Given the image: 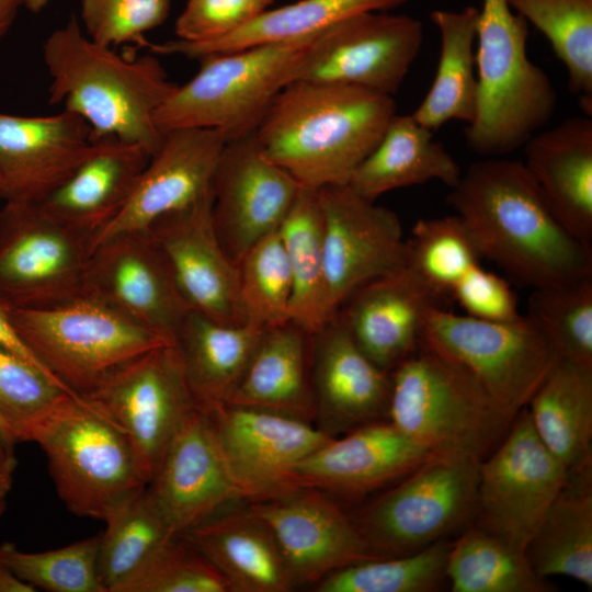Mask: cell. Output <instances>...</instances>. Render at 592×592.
<instances>
[{"mask_svg": "<svg viewBox=\"0 0 592 592\" xmlns=\"http://www.w3.org/2000/svg\"><path fill=\"white\" fill-rule=\"evenodd\" d=\"M480 460L431 455L352 520L372 551H418L474 520Z\"/></svg>", "mask_w": 592, "mask_h": 592, "instance_id": "cell-10", "label": "cell"}, {"mask_svg": "<svg viewBox=\"0 0 592 592\" xmlns=\"http://www.w3.org/2000/svg\"><path fill=\"white\" fill-rule=\"evenodd\" d=\"M273 0H187L175 21L178 39L203 43L227 36L269 9Z\"/></svg>", "mask_w": 592, "mask_h": 592, "instance_id": "cell-49", "label": "cell"}, {"mask_svg": "<svg viewBox=\"0 0 592 592\" xmlns=\"http://www.w3.org/2000/svg\"><path fill=\"white\" fill-rule=\"evenodd\" d=\"M56 491L73 514L112 517L147 486L122 431L83 397L67 395L33 430Z\"/></svg>", "mask_w": 592, "mask_h": 592, "instance_id": "cell-6", "label": "cell"}, {"mask_svg": "<svg viewBox=\"0 0 592 592\" xmlns=\"http://www.w3.org/2000/svg\"><path fill=\"white\" fill-rule=\"evenodd\" d=\"M146 231L159 247L187 306L217 322H246L238 264L221 246L212 218V191L157 219Z\"/></svg>", "mask_w": 592, "mask_h": 592, "instance_id": "cell-20", "label": "cell"}, {"mask_svg": "<svg viewBox=\"0 0 592 592\" xmlns=\"http://www.w3.org/2000/svg\"><path fill=\"white\" fill-rule=\"evenodd\" d=\"M98 554L105 592H117L164 543L178 535L148 486L106 522Z\"/></svg>", "mask_w": 592, "mask_h": 592, "instance_id": "cell-39", "label": "cell"}, {"mask_svg": "<svg viewBox=\"0 0 592 592\" xmlns=\"http://www.w3.org/2000/svg\"><path fill=\"white\" fill-rule=\"evenodd\" d=\"M36 590L32 584L0 563V592H35Z\"/></svg>", "mask_w": 592, "mask_h": 592, "instance_id": "cell-52", "label": "cell"}, {"mask_svg": "<svg viewBox=\"0 0 592 592\" xmlns=\"http://www.w3.org/2000/svg\"><path fill=\"white\" fill-rule=\"evenodd\" d=\"M149 157L137 144L94 138L87 158L38 204L62 225L87 236L90 243L121 212Z\"/></svg>", "mask_w": 592, "mask_h": 592, "instance_id": "cell-27", "label": "cell"}, {"mask_svg": "<svg viewBox=\"0 0 592 592\" xmlns=\"http://www.w3.org/2000/svg\"><path fill=\"white\" fill-rule=\"evenodd\" d=\"M265 329L217 322L190 310L174 337L195 406L225 402L247 368Z\"/></svg>", "mask_w": 592, "mask_h": 592, "instance_id": "cell-32", "label": "cell"}, {"mask_svg": "<svg viewBox=\"0 0 592 592\" xmlns=\"http://www.w3.org/2000/svg\"><path fill=\"white\" fill-rule=\"evenodd\" d=\"M568 478L522 409L479 465L475 525L525 553Z\"/></svg>", "mask_w": 592, "mask_h": 592, "instance_id": "cell-12", "label": "cell"}, {"mask_svg": "<svg viewBox=\"0 0 592 592\" xmlns=\"http://www.w3.org/2000/svg\"><path fill=\"white\" fill-rule=\"evenodd\" d=\"M67 395L79 396L57 378L0 346V413L19 442L30 441L33 430Z\"/></svg>", "mask_w": 592, "mask_h": 592, "instance_id": "cell-46", "label": "cell"}, {"mask_svg": "<svg viewBox=\"0 0 592 592\" xmlns=\"http://www.w3.org/2000/svg\"><path fill=\"white\" fill-rule=\"evenodd\" d=\"M3 200H4V187H3V182L0 175V201H3Z\"/></svg>", "mask_w": 592, "mask_h": 592, "instance_id": "cell-59", "label": "cell"}, {"mask_svg": "<svg viewBox=\"0 0 592 592\" xmlns=\"http://www.w3.org/2000/svg\"><path fill=\"white\" fill-rule=\"evenodd\" d=\"M536 26L566 67L568 89L592 117V0H506Z\"/></svg>", "mask_w": 592, "mask_h": 592, "instance_id": "cell-40", "label": "cell"}, {"mask_svg": "<svg viewBox=\"0 0 592 592\" xmlns=\"http://www.w3.org/2000/svg\"><path fill=\"white\" fill-rule=\"evenodd\" d=\"M478 15L479 9L471 5L459 11L430 13L440 33V57L432 86L411 115L432 132L449 121L468 125L476 116L478 81L474 44Z\"/></svg>", "mask_w": 592, "mask_h": 592, "instance_id": "cell-35", "label": "cell"}, {"mask_svg": "<svg viewBox=\"0 0 592 592\" xmlns=\"http://www.w3.org/2000/svg\"><path fill=\"white\" fill-rule=\"evenodd\" d=\"M248 509L271 531L295 585L317 584L339 569L378 558L352 517L320 490L300 487Z\"/></svg>", "mask_w": 592, "mask_h": 592, "instance_id": "cell-19", "label": "cell"}, {"mask_svg": "<svg viewBox=\"0 0 592 592\" xmlns=\"http://www.w3.org/2000/svg\"><path fill=\"white\" fill-rule=\"evenodd\" d=\"M50 78L48 102L80 116L93 137H114L144 147L150 156L163 134L155 114L175 90L155 54L124 57L92 41L76 16L43 45Z\"/></svg>", "mask_w": 592, "mask_h": 592, "instance_id": "cell-3", "label": "cell"}, {"mask_svg": "<svg viewBox=\"0 0 592 592\" xmlns=\"http://www.w3.org/2000/svg\"><path fill=\"white\" fill-rule=\"evenodd\" d=\"M480 259L469 230L456 214L419 219L407 240V266L441 298L449 295Z\"/></svg>", "mask_w": 592, "mask_h": 592, "instance_id": "cell-43", "label": "cell"}, {"mask_svg": "<svg viewBox=\"0 0 592 592\" xmlns=\"http://www.w3.org/2000/svg\"><path fill=\"white\" fill-rule=\"evenodd\" d=\"M181 535L217 569L230 592L295 587L274 536L248 508L218 512Z\"/></svg>", "mask_w": 592, "mask_h": 592, "instance_id": "cell-29", "label": "cell"}, {"mask_svg": "<svg viewBox=\"0 0 592 592\" xmlns=\"http://www.w3.org/2000/svg\"><path fill=\"white\" fill-rule=\"evenodd\" d=\"M396 110L394 96L361 86L298 80L276 94L254 135L300 186L346 185Z\"/></svg>", "mask_w": 592, "mask_h": 592, "instance_id": "cell-2", "label": "cell"}, {"mask_svg": "<svg viewBox=\"0 0 592 592\" xmlns=\"http://www.w3.org/2000/svg\"><path fill=\"white\" fill-rule=\"evenodd\" d=\"M423 43V24L406 14L367 11L317 34L300 53L291 82L361 86L394 96Z\"/></svg>", "mask_w": 592, "mask_h": 592, "instance_id": "cell-14", "label": "cell"}, {"mask_svg": "<svg viewBox=\"0 0 592 592\" xmlns=\"http://www.w3.org/2000/svg\"><path fill=\"white\" fill-rule=\"evenodd\" d=\"M117 592H230L217 569L181 534L164 543Z\"/></svg>", "mask_w": 592, "mask_h": 592, "instance_id": "cell-47", "label": "cell"}, {"mask_svg": "<svg viewBox=\"0 0 592 592\" xmlns=\"http://www.w3.org/2000/svg\"><path fill=\"white\" fill-rule=\"evenodd\" d=\"M87 294L173 343L191 310L146 230L114 236L91 250Z\"/></svg>", "mask_w": 592, "mask_h": 592, "instance_id": "cell-18", "label": "cell"}, {"mask_svg": "<svg viewBox=\"0 0 592 592\" xmlns=\"http://www.w3.org/2000/svg\"><path fill=\"white\" fill-rule=\"evenodd\" d=\"M449 544L435 542L418 551L378 557L339 569L316 584L318 592H432L446 580Z\"/></svg>", "mask_w": 592, "mask_h": 592, "instance_id": "cell-41", "label": "cell"}, {"mask_svg": "<svg viewBox=\"0 0 592 592\" xmlns=\"http://www.w3.org/2000/svg\"><path fill=\"white\" fill-rule=\"evenodd\" d=\"M315 36L202 58L200 70L178 84L157 110V128L161 134L182 128L218 129L227 141L254 134Z\"/></svg>", "mask_w": 592, "mask_h": 592, "instance_id": "cell-7", "label": "cell"}, {"mask_svg": "<svg viewBox=\"0 0 592 592\" xmlns=\"http://www.w3.org/2000/svg\"><path fill=\"white\" fill-rule=\"evenodd\" d=\"M203 411L242 500L250 502L300 488L295 466L331 437L306 420L267 410L221 402Z\"/></svg>", "mask_w": 592, "mask_h": 592, "instance_id": "cell-16", "label": "cell"}, {"mask_svg": "<svg viewBox=\"0 0 592 592\" xmlns=\"http://www.w3.org/2000/svg\"><path fill=\"white\" fill-rule=\"evenodd\" d=\"M526 20L506 0H482L475 52L478 106L467 125V146L482 157L522 147L553 117L557 93L547 73L526 53Z\"/></svg>", "mask_w": 592, "mask_h": 592, "instance_id": "cell-4", "label": "cell"}, {"mask_svg": "<svg viewBox=\"0 0 592 592\" xmlns=\"http://www.w3.org/2000/svg\"><path fill=\"white\" fill-rule=\"evenodd\" d=\"M525 408L569 474L592 468V367L557 358Z\"/></svg>", "mask_w": 592, "mask_h": 592, "instance_id": "cell-30", "label": "cell"}, {"mask_svg": "<svg viewBox=\"0 0 592 592\" xmlns=\"http://www.w3.org/2000/svg\"><path fill=\"white\" fill-rule=\"evenodd\" d=\"M94 137L77 114L0 113V175L4 201L41 203L87 158Z\"/></svg>", "mask_w": 592, "mask_h": 592, "instance_id": "cell-23", "label": "cell"}, {"mask_svg": "<svg viewBox=\"0 0 592 592\" xmlns=\"http://www.w3.org/2000/svg\"><path fill=\"white\" fill-rule=\"evenodd\" d=\"M526 316L558 358L592 367V277L533 288Z\"/></svg>", "mask_w": 592, "mask_h": 592, "instance_id": "cell-42", "label": "cell"}, {"mask_svg": "<svg viewBox=\"0 0 592 592\" xmlns=\"http://www.w3.org/2000/svg\"><path fill=\"white\" fill-rule=\"evenodd\" d=\"M522 147L523 163L548 207L573 236L591 244L592 117H568Z\"/></svg>", "mask_w": 592, "mask_h": 592, "instance_id": "cell-28", "label": "cell"}, {"mask_svg": "<svg viewBox=\"0 0 592 592\" xmlns=\"http://www.w3.org/2000/svg\"><path fill=\"white\" fill-rule=\"evenodd\" d=\"M442 299L406 266L357 288L337 314L365 355L391 372L419 348L424 318Z\"/></svg>", "mask_w": 592, "mask_h": 592, "instance_id": "cell-26", "label": "cell"}, {"mask_svg": "<svg viewBox=\"0 0 592 592\" xmlns=\"http://www.w3.org/2000/svg\"><path fill=\"white\" fill-rule=\"evenodd\" d=\"M24 5L33 13L41 12L45 5L48 3V0H23Z\"/></svg>", "mask_w": 592, "mask_h": 592, "instance_id": "cell-57", "label": "cell"}, {"mask_svg": "<svg viewBox=\"0 0 592 592\" xmlns=\"http://www.w3.org/2000/svg\"><path fill=\"white\" fill-rule=\"evenodd\" d=\"M446 580L453 592L554 591L532 569L525 553L476 525L449 544Z\"/></svg>", "mask_w": 592, "mask_h": 592, "instance_id": "cell-38", "label": "cell"}, {"mask_svg": "<svg viewBox=\"0 0 592 592\" xmlns=\"http://www.w3.org/2000/svg\"><path fill=\"white\" fill-rule=\"evenodd\" d=\"M460 168L432 130L412 115H394L379 143L354 171L349 186L358 195L376 201L394 190L440 181L451 189Z\"/></svg>", "mask_w": 592, "mask_h": 592, "instance_id": "cell-33", "label": "cell"}, {"mask_svg": "<svg viewBox=\"0 0 592 592\" xmlns=\"http://www.w3.org/2000/svg\"><path fill=\"white\" fill-rule=\"evenodd\" d=\"M387 415L432 455L480 462L512 422L466 373L421 345L390 372Z\"/></svg>", "mask_w": 592, "mask_h": 592, "instance_id": "cell-5", "label": "cell"}, {"mask_svg": "<svg viewBox=\"0 0 592 592\" xmlns=\"http://www.w3.org/2000/svg\"><path fill=\"white\" fill-rule=\"evenodd\" d=\"M5 508H7L5 499H0V519L5 511Z\"/></svg>", "mask_w": 592, "mask_h": 592, "instance_id": "cell-58", "label": "cell"}, {"mask_svg": "<svg viewBox=\"0 0 592 592\" xmlns=\"http://www.w3.org/2000/svg\"><path fill=\"white\" fill-rule=\"evenodd\" d=\"M238 271L247 323L269 329L291 322L292 276L277 230L244 253L238 262Z\"/></svg>", "mask_w": 592, "mask_h": 592, "instance_id": "cell-44", "label": "cell"}, {"mask_svg": "<svg viewBox=\"0 0 592 592\" xmlns=\"http://www.w3.org/2000/svg\"><path fill=\"white\" fill-rule=\"evenodd\" d=\"M0 346L20 355L36 367L54 376L34 355L14 328L9 312V307L0 300ZM58 379V378H57ZM59 380V379H58Z\"/></svg>", "mask_w": 592, "mask_h": 592, "instance_id": "cell-51", "label": "cell"}, {"mask_svg": "<svg viewBox=\"0 0 592 592\" xmlns=\"http://www.w3.org/2000/svg\"><path fill=\"white\" fill-rule=\"evenodd\" d=\"M310 337L311 389L321 430L329 435L351 431L387 413L390 372L365 355L339 315Z\"/></svg>", "mask_w": 592, "mask_h": 592, "instance_id": "cell-24", "label": "cell"}, {"mask_svg": "<svg viewBox=\"0 0 592 592\" xmlns=\"http://www.w3.org/2000/svg\"><path fill=\"white\" fill-rule=\"evenodd\" d=\"M449 296L459 305L463 314L477 319L511 321L522 316L509 282L480 264L455 284Z\"/></svg>", "mask_w": 592, "mask_h": 592, "instance_id": "cell-50", "label": "cell"}, {"mask_svg": "<svg viewBox=\"0 0 592 592\" xmlns=\"http://www.w3.org/2000/svg\"><path fill=\"white\" fill-rule=\"evenodd\" d=\"M0 442L10 452L13 453V446L19 442L14 431L7 420L0 413Z\"/></svg>", "mask_w": 592, "mask_h": 592, "instance_id": "cell-54", "label": "cell"}, {"mask_svg": "<svg viewBox=\"0 0 592 592\" xmlns=\"http://www.w3.org/2000/svg\"><path fill=\"white\" fill-rule=\"evenodd\" d=\"M448 202L481 257L539 288L592 277V248L554 215L521 161L488 157L471 163Z\"/></svg>", "mask_w": 592, "mask_h": 592, "instance_id": "cell-1", "label": "cell"}, {"mask_svg": "<svg viewBox=\"0 0 592 592\" xmlns=\"http://www.w3.org/2000/svg\"><path fill=\"white\" fill-rule=\"evenodd\" d=\"M0 464L14 469L15 459L13 453H10L0 442Z\"/></svg>", "mask_w": 592, "mask_h": 592, "instance_id": "cell-56", "label": "cell"}, {"mask_svg": "<svg viewBox=\"0 0 592 592\" xmlns=\"http://www.w3.org/2000/svg\"><path fill=\"white\" fill-rule=\"evenodd\" d=\"M419 345L466 373L511 421L558 358L527 316L487 321L442 306L428 311Z\"/></svg>", "mask_w": 592, "mask_h": 592, "instance_id": "cell-9", "label": "cell"}, {"mask_svg": "<svg viewBox=\"0 0 592 592\" xmlns=\"http://www.w3.org/2000/svg\"><path fill=\"white\" fill-rule=\"evenodd\" d=\"M277 231L292 276L289 321L312 335L333 317L327 299L322 215L317 190L300 186Z\"/></svg>", "mask_w": 592, "mask_h": 592, "instance_id": "cell-37", "label": "cell"}, {"mask_svg": "<svg viewBox=\"0 0 592 592\" xmlns=\"http://www.w3.org/2000/svg\"><path fill=\"white\" fill-rule=\"evenodd\" d=\"M322 215L327 299L334 316L361 286L407 266L398 216L346 185L317 190Z\"/></svg>", "mask_w": 592, "mask_h": 592, "instance_id": "cell-15", "label": "cell"}, {"mask_svg": "<svg viewBox=\"0 0 592 592\" xmlns=\"http://www.w3.org/2000/svg\"><path fill=\"white\" fill-rule=\"evenodd\" d=\"M292 322L265 329L238 385L225 401L308 420L315 413L306 369V337Z\"/></svg>", "mask_w": 592, "mask_h": 592, "instance_id": "cell-34", "label": "cell"}, {"mask_svg": "<svg viewBox=\"0 0 592 592\" xmlns=\"http://www.w3.org/2000/svg\"><path fill=\"white\" fill-rule=\"evenodd\" d=\"M82 30L105 45L144 41L168 18L170 0H80Z\"/></svg>", "mask_w": 592, "mask_h": 592, "instance_id": "cell-48", "label": "cell"}, {"mask_svg": "<svg viewBox=\"0 0 592 592\" xmlns=\"http://www.w3.org/2000/svg\"><path fill=\"white\" fill-rule=\"evenodd\" d=\"M525 556L540 578L566 576L592 588V468L569 474Z\"/></svg>", "mask_w": 592, "mask_h": 592, "instance_id": "cell-36", "label": "cell"}, {"mask_svg": "<svg viewBox=\"0 0 592 592\" xmlns=\"http://www.w3.org/2000/svg\"><path fill=\"white\" fill-rule=\"evenodd\" d=\"M89 238L38 203L4 201L0 209V300L43 308L87 295Z\"/></svg>", "mask_w": 592, "mask_h": 592, "instance_id": "cell-11", "label": "cell"}, {"mask_svg": "<svg viewBox=\"0 0 592 592\" xmlns=\"http://www.w3.org/2000/svg\"><path fill=\"white\" fill-rule=\"evenodd\" d=\"M80 396L124 433L148 485L181 421L196 407L174 343L122 364Z\"/></svg>", "mask_w": 592, "mask_h": 592, "instance_id": "cell-13", "label": "cell"}, {"mask_svg": "<svg viewBox=\"0 0 592 592\" xmlns=\"http://www.w3.org/2000/svg\"><path fill=\"white\" fill-rule=\"evenodd\" d=\"M18 333L76 395L152 349L173 344L92 295L43 308H9Z\"/></svg>", "mask_w": 592, "mask_h": 592, "instance_id": "cell-8", "label": "cell"}, {"mask_svg": "<svg viewBox=\"0 0 592 592\" xmlns=\"http://www.w3.org/2000/svg\"><path fill=\"white\" fill-rule=\"evenodd\" d=\"M227 139L218 129L182 128L163 134L127 202L90 239V251L114 236L144 231L157 219L207 194Z\"/></svg>", "mask_w": 592, "mask_h": 592, "instance_id": "cell-21", "label": "cell"}, {"mask_svg": "<svg viewBox=\"0 0 592 592\" xmlns=\"http://www.w3.org/2000/svg\"><path fill=\"white\" fill-rule=\"evenodd\" d=\"M409 0H298L266 9L236 32L218 39L189 43L178 38L147 43L155 55H179L190 59L240 50L249 47L288 43L319 34L332 24L367 11H390Z\"/></svg>", "mask_w": 592, "mask_h": 592, "instance_id": "cell-31", "label": "cell"}, {"mask_svg": "<svg viewBox=\"0 0 592 592\" xmlns=\"http://www.w3.org/2000/svg\"><path fill=\"white\" fill-rule=\"evenodd\" d=\"M299 189L265 156L254 134L227 141L210 184L212 218L221 246L237 264L277 230Z\"/></svg>", "mask_w": 592, "mask_h": 592, "instance_id": "cell-17", "label": "cell"}, {"mask_svg": "<svg viewBox=\"0 0 592 592\" xmlns=\"http://www.w3.org/2000/svg\"><path fill=\"white\" fill-rule=\"evenodd\" d=\"M432 454L388 422H371L331 436L293 470L298 487L360 494L402 478Z\"/></svg>", "mask_w": 592, "mask_h": 592, "instance_id": "cell-25", "label": "cell"}, {"mask_svg": "<svg viewBox=\"0 0 592 592\" xmlns=\"http://www.w3.org/2000/svg\"><path fill=\"white\" fill-rule=\"evenodd\" d=\"M148 488L177 534L242 500L203 410L185 414Z\"/></svg>", "mask_w": 592, "mask_h": 592, "instance_id": "cell-22", "label": "cell"}, {"mask_svg": "<svg viewBox=\"0 0 592 592\" xmlns=\"http://www.w3.org/2000/svg\"><path fill=\"white\" fill-rule=\"evenodd\" d=\"M22 5H24L23 0H0V41L13 25Z\"/></svg>", "mask_w": 592, "mask_h": 592, "instance_id": "cell-53", "label": "cell"}, {"mask_svg": "<svg viewBox=\"0 0 592 592\" xmlns=\"http://www.w3.org/2000/svg\"><path fill=\"white\" fill-rule=\"evenodd\" d=\"M12 468L0 464V499H5L12 487Z\"/></svg>", "mask_w": 592, "mask_h": 592, "instance_id": "cell-55", "label": "cell"}, {"mask_svg": "<svg viewBox=\"0 0 592 592\" xmlns=\"http://www.w3.org/2000/svg\"><path fill=\"white\" fill-rule=\"evenodd\" d=\"M101 534L61 548L27 553L13 543L0 545V563L18 577L50 592H105L98 574Z\"/></svg>", "mask_w": 592, "mask_h": 592, "instance_id": "cell-45", "label": "cell"}]
</instances>
